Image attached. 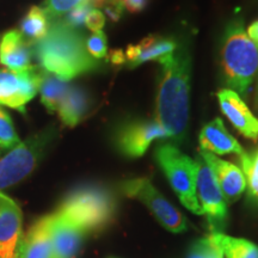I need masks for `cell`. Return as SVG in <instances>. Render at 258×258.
Masks as SVG:
<instances>
[{
	"mask_svg": "<svg viewBox=\"0 0 258 258\" xmlns=\"http://www.w3.org/2000/svg\"><path fill=\"white\" fill-rule=\"evenodd\" d=\"M49 27V19L44 14L43 9L40 6H32L22 21L19 31L31 46L35 42L40 41L46 36Z\"/></svg>",
	"mask_w": 258,
	"mask_h": 258,
	"instance_id": "obj_21",
	"label": "cell"
},
{
	"mask_svg": "<svg viewBox=\"0 0 258 258\" xmlns=\"http://www.w3.org/2000/svg\"><path fill=\"white\" fill-rule=\"evenodd\" d=\"M70 88L71 85L69 82L62 80L54 74L46 72L43 79H42L40 90H38L41 93L42 104L46 106V109L49 112L57 111Z\"/></svg>",
	"mask_w": 258,
	"mask_h": 258,
	"instance_id": "obj_20",
	"label": "cell"
},
{
	"mask_svg": "<svg viewBox=\"0 0 258 258\" xmlns=\"http://www.w3.org/2000/svg\"><path fill=\"white\" fill-rule=\"evenodd\" d=\"M110 2H112V3H120V4H122V0H110Z\"/></svg>",
	"mask_w": 258,
	"mask_h": 258,
	"instance_id": "obj_36",
	"label": "cell"
},
{
	"mask_svg": "<svg viewBox=\"0 0 258 258\" xmlns=\"http://www.w3.org/2000/svg\"><path fill=\"white\" fill-rule=\"evenodd\" d=\"M56 212L85 232L104 228L115 217L116 200L104 186L88 184L74 189Z\"/></svg>",
	"mask_w": 258,
	"mask_h": 258,
	"instance_id": "obj_4",
	"label": "cell"
},
{
	"mask_svg": "<svg viewBox=\"0 0 258 258\" xmlns=\"http://www.w3.org/2000/svg\"><path fill=\"white\" fill-rule=\"evenodd\" d=\"M201 157L212 170L226 201H237L246 189V178L241 169L206 151H201Z\"/></svg>",
	"mask_w": 258,
	"mask_h": 258,
	"instance_id": "obj_14",
	"label": "cell"
},
{
	"mask_svg": "<svg viewBox=\"0 0 258 258\" xmlns=\"http://www.w3.org/2000/svg\"><path fill=\"white\" fill-rule=\"evenodd\" d=\"M121 191L125 196L143 202L163 227L173 233L186 230V220L178 209L173 207L148 178H133L121 183Z\"/></svg>",
	"mask_w": 258,
	"mask_h": 258,
	"instance_id": "obj_7",
	"label": "cell"
},
{
	"mask_svg": "<svg viewBox=\"0 0 258 258\" xmlns=\"http://www.w3.org/2000/svg\"><path fill=\"white\" fill-rule=\"evenodd\" d=\"M23 238V215L14 200L0 195V258H18Z\"/></svg>",
	"mask_w": 258,
	"mask_h": 258,
	"instance_id": "obj_11",
	"label": "cell"
},
{
	"mask_svg": "<svg viewBox=\"0 0 258 258\" xmlns=\"http://www.w3.org/2000/svg\"><path fill=\"white\" fill-rule=\"evenodd\" d=\"M123 6L120 3H112L109 2L108 4L104 6V11L106 16H108L109 19L114 23H117L120 21L122 15H123Z\"/></svg>",
	"mask_w": 258,
	"mask_h": 258,
	"instance_id": "obj_30",
	"label": "cell"
},
{
	"mask_svg": "<svg viewBox=\"0 0 258 258\" xmlns=\"http://www.w3.org/2000/svg\"><path fill=\"white\" fill-rule=\"evenodd\" d=\"M254 106L258 110V80H257V86H256V93H254Z\"/></svg>",
	"mask_w": 258,
	"mask_h": 258,
	"instance_id": "obj_35",
	"label": "cell"
},
{
	"mask_svg": "<svg viewBox=\"0 0 258 258\" xmlns=\"http://www.w3.org/2000/svg\"><path fill=\"white\" fill-rule=\"evenodd\" d=\"M85 0H46L43 9L49 21L59 19Z\"/></svg>",
	"mask_w": 258,
	"mask_h": 258,
	"instance_id": "obj_26",
	"label": "cell"
},
{
	"mask_svg": "<svg viewBox=\"0 0 258 258\" xmlns=\"http://www.w3.org/2000/svg\"><path fill=\"white\" fill-rule=\"evenodd\" d=\"M105 24V16L101 10L97 9H91L90 12L86 16L85 19V25L89 30H91L92 32H97V31H102L103 27Z\"/></svg>",
	"mask_w": 258,
	"mask_h": 258,
	"instance_id": "obj_29",
	"label": "cell"
},
{
	"mask_svg": "<svg viewBox=\"0 0 258 258\" xmlns=\"http://www.w3.org/2000/svg\"><path fill=\"white\" fill-rule=\"evenodd\" d=\"M109 60L112 64L120 66V64L127 63V59H125V54L121 49H114L109 54Z\"/></svg>",
	"mask_w": 258,
	"mask_h": 258,
	"instance_id": "obj_32",
	"label": "cell"
},
{
	"mask_svg": "<svg viewBox=\"0 0 258 258\" xmlns=\"http://www.w3.org/2000/svg\"><path fill=\"white\" fill-rule=\"evenodd\" d=\"M226 258H258V246L243 238H233L224 233H212Z\"/></svg>",
	"mask_w": 258,
	"mask_h": 258,
	"instance_id": "obj_22",
	"label": "cell"
},
{
	"mask_svg": "<svg viewBox=\"0 0 258 258\" xmlns=\"http://www.w3.org/2000/svg\"><path fill=\"white\" fill-rule=\"evenodd\" d=\"M31 47L40 67L66 82L101 67L86 50L83 35L61 18L51 21L46 36Z\"/></svg>",
	"mask_w": 258,
	"mask_h": 258,
	"instance_id": "obj_2",
	"label": "cell"
},
{
	"mask_svg": "<svg viewBox=\"0 0 258 258\" xmlns=\"http://www.w3.org/2000/svg\"><path fill=\"white\" fill-rule=\"evenodd\" d=\"M240 165L249 189V196L258 202V150L252 153H243Z\"/></svg>",
	"mask_w": 258,
	"mask_h": 258,
	"instance_id": "obj_23",
	"label": "cell"
},
{
	"mask_svg": "<svg viewBox=\"0 0 258 258\" xmlns=\"http://www.w3.org/2000/svg\"><path fill=\"white\" fill-rule=\"evenodd\" d=\"M246 35L249 36L250 40L252 41L253 43L258 47V19L249 25V28H247V30H246Z\"/></svg>",
	"mask_w": 258,
	"mask_h": 258,
	"instance_id": "obj_33",
	"label": "cell"
},
{
	"mask_svg": "<svg viewBox=\"0 0 258 258\" xmlns=\"http://www.w3.org/2000/svg\"><path fill=\"white\" fill-rule=\"evenodd\" d=\"M199 140L202 151L206 152L220 154V156L230 153L241 156L244 153L243 147L228 133L220 118H215L214 121L206 124L200 133Z\"/></svg>",
	"mask_w": 258,
	"mask_h": 258,
	"instance_id": "obj_17",
	"label": "cell"
},
{
	"mask_svg": "<svg viewBox=\"0 0 258 258\" xmlns=\"http://www.w3.org/2000/svg\"><path fill=\"white\" fill-rule=\"evenodd\" d=\"M188 258H224V253L212 235L202 238L192 245Z\"/></svg>",
	"mask_w": 258,
	"mask_h": 258,
	"instance_id": "obj_25",
	"label": "cell"
},
{
	"mask_svg": "<svg viewBox=\"0 0 258 258\" xmlns=\"http://www.w3.org/2000/svg\"><path fill=\"white\" fill-rule=\"evenodd\" d=\"M148 4V0H122V6L131 14H139L144 11Z\"/></svg>",
	"mask_w": 258,
	"mask_h": 258,
	"instance_id": "obj_31",
	"label": "cell"
},
{
	"mask_svg": "<svg viewBox=\"0 0 258 258\" xmlns=\"http://www.w3.org/2000/svg\"><path fill=\"white\" fill-rule=\"evenodd\" d=\"M221 67L226 84L238 95L247 96L258 73V47L250 40L241 18H234L225 29Z\"/></svg>",
	"mask_w": 258,
	"mask_h": 258,
	"instance_id": "obj_3",
	"label": "cell"
},
{
	"mask_svg": "<svg viewBox=\"0 0 258 258\" xmlns=\"http://www.w3.org/2000/svg\"><path fill=\"white\" fill-rule=\"evenodd\" d=\"M156 97V121L180 143L188 132L191 57L184 46L160 59Z\"/></svg>",
	"mask_w": 258,
	"mask_h": 258,
	"instance_id": "obj_1",
	"label": "cell"
},
{
	"mask_svg": "<svg viewBox=\"0 0 258 258\" xmlns=\"http://www.w3.org/2000/svg\"><path fill=\"white\" fill-rule=\"evenodd\" d=\"M196 196L203 214L212 227L221 225L227 218V205L212 170L203 160H198Z\"/></svg>",
	"mask_w": 258,
	"mask_h": 258,
	"instance_id": "obj_10",
	"label": "cell"
},
{
	"mask_svg": "<svg viewBox=\"0 0 258 258\" xmlns=\"http://www.w3.org/2000/svg\"><path fill=\"white\" fill-rule=\"evenodd\" d=\"M92 8L88 4V2H83L82 4H79L78 6H76L73 10H71L69 14L66 15L62 21L66 23L67 25H70L71 28L78 29L79 27H82L83 24H85V19L86 16L90 12V10Z\"/></svg>",
	"mask_w": 258,
	"mask_h": 258,
	"instance_id": "obj_28",
	"label": "cell"
},
{
	"mask_svg": "<svg viewBox=\"0 0 258 258\" xmlns=\"http://www.w3.org/2000/svg\"><path fill=\"white\" fill-rule=\"evenodd\" d=\"M163 139H170V134L156 120H133L116 129L114 143L124 157L139 158L144 156L153 141Z\"/></svg>",
	"mask_w": 258,
	"mask_h": 258,
	"instance_id": "obj_9",
	"label": "cell"
},
{
	"mask_svg": "<svg viewBox=\"0 0 258 258\" xmlns=\"http://www.w3.org/2000/svg\"><path fill=\"white\" fill-rule=\"evenodd\" d=\"M178 47L173 38L151 35L138 44H129L125 50V59L131 69L140 66L147 61H159L163 57L175 53Z\"/></svg>",
	"mask_w": 258,
	"mask_h": 258,
	"instance_id": "obj_15",
	"label": "cell"
},
{
	"mask_svg": "<svg viewBox=\"0 0 258 258\" xmlns=\"http://www.w3.org/2000/svg\"><path fill=\"white\" fill-rule=\"evenodd\" d=\"M21 143L10 115L0 106V154L9 152L10 150Z\"/></svg>",
	"mask_w": 258,
	"mask_h": 258,
	"instance_id": "obj_24",
	"label": "cell"
},
{
	"mask_svg": "<svg viewBox=\"0 0 258 258\" xmlns=\"http://www.w3.org/2000/svg\"><path fill=\"white\" fill-rule=\"evenodd\" d=\"M54 134L53 128L44 129L0 157V195L2 190L17 184L36 169Z\"/></svg>",
	"mask_w": 258,
	"mask_h": 258,
	"instance_id": "obj_6",
	"label": "cell"
},
{
	"mask_svg": "<svg viewBox=\"0 0 258 258\" xmlns=\"http://www.w3.org/2000/svg\"><path fill=\"white\" fill-rule=\"evenodd\" d=\"M154 157L182 205L190 212L202 215V208L196 196L198 161L180 152L172 144L159 145L156 148Z\"/></svg>",
	"mask_w": 258,
	"mask_h": 258,
	"instance_id": "obj_5",
	"label": "cell"
},
{
	"mask_svg": "<svg viewBox=\"0 0 258 258\" xmlns=\"http://www.w3.org/2000/svg\"><path fill=\"white\" fill-rule=\"evenodd\" d=\"M90 104L91 101L85 90L79 86H71L57 109L61 122L66 127H76L88 114Z\"/></svg>",
	"mask_w": 258,
	"mask_h": 258,
	"instance_id": "obj_19",
	"label": "cell"
},
{
	"mask_svg": "<svg viewBox=\"0 0 258 258\" xmlns=\"http://www.w3.org/2000/svg\"><path fill=\"white\" fill-rule=\"evenodd\" d=\"M47 224L54 258H76L85 232L56 211L47 215Z\"/></svg>",
	"mask_w": 258,
	"mask_h": 258,
	"instance_id": "obj_12",
	"label": "cell"
},
{
	"mask_svg": "<svg viewBox=\"0 0 258 258\" xmlns=\"http://www.w3.org/2000/svg\"><path fill=\"white\" fill-rule=\"evenodd\" d=\"M217 96L222 114L232 125L243 137L256 141L258 139V118L247 108L241 97L231 89H222Z\"/></svg>",
	"mask_w": 258,
	"mask_h": 258,
	"instance_id": "obj_13",
	"label": "cell"
},
{
	"mask_svg": "<svg viewBox=\"0 0 258 258\" xmlns=\"http://www.w3.org/2000/svg\"><path fill=\"white\" fill-rule=\"evenodd\" d=\"M31 46L19 30H10L0 42V63L8 70L23 71L31 66Z\"/></svg>",
	"mask_w": 258,
	"mask_h": 258,
	"instance_id": "obj_16",
	"label": "cell"
},
{
	"mask_svg": "<svg viewBox=\"0 0 258 258\" xmlns=\"http://www.w3.org/2000/svg\"><path fill=\"white\" fill-rule=\"evenodd\" d=\"M44 71L40 66H29L23 71L0 70V105L25 112V105L40 90Z\"/></svg>",
	"mask_w": 258,
	"mask_h": 258,
	"instance_id": "obj_8",
	"label": "cell"
},
{
	"mask_svg": "<svg viewBox=\"0 0 258 258\" xmlns=\"http://www.w3.org/2000/svg\"><path fill=\"white\" fill-rule=\"evenodd\" d=\"M18 258H54L47 215L38 219L23 235L19 244Z\"/></svg>",
	"mask_w": 258,
	"mask_h": 258,
	"instance_id": "obj_18",
	"label": "cell"
},
{
	"mask_svg": "<svg viewBox=\"0 0 258 258\" xmlns=\"http://www.w3.org/2000/svg\"><path fill=\"white\" fill-rule=\"evenodd\" d=\"M86 50L93 59L98 60L106 56V37L103 31H97L86 40Z\"/></svg>",
	"mask_w": 258,
	"mask_h": 258,
	"instance_id": "obj_27",
	"label": "cell"
},
{
	"mask_svg": "<svg viewBox=\"0 0 258 258\" xmlns=\"http://www.w3.org/2000/svg\"><path fill=\"white\" fill-rule=\"evenodd\" d=\"M86 2H88V4L91 6L92 9L98 10L99 8H104L110 0H86Z\"/></svg>",
	"mask_w": 258,
	"mask_h": 258,
	"instance_id": "obj_34",
	"label": "cell"
}]
</instances>
